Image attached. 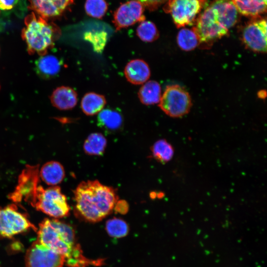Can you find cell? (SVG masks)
<instances>
[{
	"mask_svg": "<svg viewBox=\"0 0 267 267\" xmlns=\"http://www.w3.org/2000/svg\"><path fill=\"white\" fill-rule=\"evenodd\" d=\"M73 193L76 216L89 222H98L110 214L118 201L116 190L97 180L82 181Z\"/></svg>",
	"mask_w": 267,
	"mask_h": 267,
	"instance_id": "1",
	"label": "cell"
},
{
	"mask_svg": "<svg viewBox=\"0 0 267 267\" xmlns=\"http://www.w3.org/2000/svg\"><path fill=\"white\" fill-rule=\"evenodd\" d=\"M40 242L63 255L69 267H85L89 261L83 255L81 247L76 242L73 227L57 219L45 218L37 229Z\"/></svg>",
	"mask_w": 267,
	"mask_h": 267,
	"instance_id": "2",
	"label": "cell"
},
{
	"mask_svg": "<svg viewBox=\"0 0 267 267\" xmlns=\"http://www.w3.org/2000/svg\"><path fill=\"white\" fill-rule=\"evenodd\" d=\"M238 17L232 0H214L198 16L193 30L200 44H211L228 34Z\"/></svg>",
	"mask_w": 267,
	"mask_h": 267,
	"instance_id": "3",
	"label": "cell"
},
{
	"mask_svg": "<svg viewBox=\"0 0 267 267\" xmlns=\"http://www.w3.org/2000/svg\"><path fill=\"white\" fill-rule=\"evenodd\" d=\"M24 23L21 37L27 45L28 53L40 56L46 54L59 37L60 29L47 20L37 16L34 12L25 17Z\"/></svg>",
	"mask_w": 267,
	"mask_h": 267,
	"instance_id": "4",
	"label": "cell"
},
{
	"mask_svg": "<svg viewBox=\"0 0 267 267\" xmlns=\"http://www.w3.org/2000/svg\"><path fill=\"white\" fill-rule=\"evenodd\" d=\"M29 204L37 211L57 219L68 216L71 210L66 196L57 185L44 188L39 184Z\"/></svg>",
	"mask_w": 267,
	"mask_h": 267,
	"instance_id": "5",
	"label": "cell"
},
{
	"mask_svg": "<svg viewBox=\"0 0 267 267\" xmlns=\"http://www.w3.org/2000/svg\"><path fill=\"white\" fill-rule=\"evenodd\" d=\"M37 228L29 220L25 212L21 211L16 203L0 207V236L11 238L20 233Z\"/></svg>",
	"mask_w": 267,
	"mask_h": 267,
	"instance_id": "6",
	"label": "cell"
},
{
	"mask_svg": "<svg viewBox=\"0 0 267 267\" xmlns=\"http://www.w3.org/2000/svg\"><path fill=\"white\" fill-rule=\"evenodd\" d=\"M191 105V99L189 93L178 85L166 87L159 104L160 109L173 118L186 115L189 112Z\"/></svg>",
	"mask_w": 267,
	"mask_h": 267,
	"instance_id": "7",
	"label": "cell"
},
{
	"mask_svg": "<svg viewBox=\"0 0 267 267\" xmlns=\"http://www.w3.org/2000/svg\"><path fill=\"white\" fill-rule=\"evenodd\" d=\"M165 10L170 13L178 28L193 23L206 0H168Z\"/></svg>",
	"mask_w": 267,
	"mask_h": 267,
	"instance_id": "8",
	"label": "cell"
},
{
	"mask_svg": "<svg viewBox=\"0 0 267 267\" xmlns=\"http://www.w3.org/2000/svg\"><path fill=\"white\" fill-rule=\"evenodd\" d=\"M65 258L44 245L38 240L28 249L25 256L26 267H62Z\"/></svg>",
	"mask_w": 267,
	"mask_h": 267,
	"instance_id": "9",
	"label": "cell"
},
{
	"mask_svg": "<svg viewBox=\"0 0 267 267\" xmlns=\"http://www.w3.org/2000/svg\"><path fill=\"white\" fill-rule=\"evenodd\" d=\"M39 166L26 165L19 175L17 185L9 196L16 204L22 201L28 203L33 193L40 184Z\"/></svg>",
	"mask_w": 267,
	"mask_h": 267,
	"instance_id": "10",
	"label": "cell"
},
{
	"mask_svg": "<svg viewBox=\"0 0 267 267\" xmlns=\"http://www.w3.org/2000/svg\"><path fill=\"white\" fill-rule=\"evenodd\" d=\"M267 34L266 19L257 18L244 26L241 34V39L248 49L258 53H266Z\"/></svg>",
	"mask_w": 267,
	"mask_h": 267,
	"instance_id": "11",
	"label": "cell"
},
{
	"mask_svg": "<svg viewBox=\"0 0 267 267\" xmlns=\"http://www.w3.org/2000/svg\"><path fill=\"white\" fill-rule=\"evenodd\" d=\"M144 7L139 2L131 0L121 4L114 14L113 22L117 30L145 20Z\"/></svg>",
	"mask_w": 267,
	"mask_h": 267,
	"instance_id": "12",
	"label": "cell"
},
{
	"mask_svg": "<svg viewBox=\"0 0 267 267\" xmlns=\"http://www.w3.org/2000/svg\"><path fill=\"white\" fill-rule=\"evenodd\" d=\"M29 8L48 20L62 14L73 0H28Z\"/></svg>",
	"mask_w": 267,
	"mask_h": 267,
	"instance_id": "13",
	"label": "cell"
},
{
	"mask_svg": "<svg viewBox=\"0 0 267 267\" xmlns=\"http://www.w3.org/2000/svg\"><path fill=\"white\" fill-rule=\"evenodd\" d=\"M61 67V62L54 55L45 54L35 62V71L42 79L49 80L57 76Z\"/></svg>",
	"mask_w": 267,
	"mask_h": 267,
	"instance_id": "14",
	"label": "cell"
},
{
	"mask_svg": "<svg viewBox=\"0 0 267 267\" xmlns=\"http://www.w3.org/2000/svg\"><path fill=\"white\" fill-rule=\"evenodd\" d=\"M77 93L69 87L61 86L55 89L50 96L52 105L55 108L67 110L73 108L78 101Z\"/></svg>",
	"mask_w": 267,
	"mask_h": 267,
	"instance_id": "15",
	"label": "cell"
},
{
	"mask_svg": "<svg viewBox=\"0 0 267 267\" xmlns=\"http://www.w3.org/2000/svg\"><path fill=\"white\" fill-rule=\"evenodd\" d=\"M124 74L127 80L134 85L145 83L150 76V70L147 63L140 59H133L126 65Z\"/></svg>",
	"mask_w": 267,
	"mask_h": 267,
	"instance_id": "16",
	"label": "cell"
},
{
	"mask_svg": "<svg viewBox=\"0 0 267 267\" xmlns=\"http://www.w3.org/2000/svg\"><path fill=\"white\" fill-rule=\"evenodd\" d=\"M40 178L46 184L56 186L61 182L65 177L63 166L56 161H50L42 166L39 170Z\"/></svg>",
	"mask_w": 267,
	"mask_h": 267,
	"instance_id": "17",
	"label": "cell"
},
{
	"mask_svg": "<svg viewBox=\"0 0 267 267\" xmlns=\"http://www.w3.org/2000/svg\"><path fill=\"white\" fill-rule=\"evenodd\" d=\"M238 13L248 17H258L267 10V0H232Z\"/></svg>",
	"mask_w": 267,
	"mask_h": 267,
	"instance_id": "18",
	"label": "cell"
},
{
	"mask_svg": "<svg viewBox=\"0 0 267 267\" xmlns=\"http://www.w3.org/2000/svg\"><path fill=\"white\" fill-rule=\"evenodd\" d=\"M138 96L140 102L146 105L159 103L161 97L160 84L155 81L146 82L140 88Z\"/></svg>",
	"mask_w": 267,
	"mask_h": 267,
	"instance_id": "19",
	"label": "cell"
},
{
	"mask_svg": "<svg viewBox=\"0 0 267 267\" xmlns=\"http://www.w3.org/2000/svg\"><path fill=\"white\" fill-rule=\"evenodd\" d=\"M98 125L108 132H114L120 129L123 117L118 111L111 109L102 110L97 117Z\"/></svg>",
	"mask_w": 267,
	"mask_h": 267,
	"instance_id": "20",
	"label": "cell"
},
{
	"mask_svg": "<svg viewBox=\"0 0 267 267\" xmlns=\"http://www.w3.org/2000/svg\"><path fill=\"white\" fill-rule=\"evenodd\" d=\"M106 103L104 96L95 92H88L83 96L81 107L86 115L92 116L103 110Z\"/></svg>",
	"mask_w": 267,
	"mask_h": 267,
	"instance_id": "21",
	"label": "cell"
},
{
	"mask_svg": "<svg viewBox=\"0 0 267 267\" xmlns=\"http://www.w3.org/2000/svg\"><path fill=\"white\" fill-rule=\"evenodd\" d=\"M107 145V140L103 134L98 133L90 134L85 140L83 148L85 152L89 155H102Z\"/></svg>",
	"mask_w": 267,
	"mask_h": 267,
	"instance_id": "22",
	"label": "cell"
},
{
	"mask_svg": "<svg viewBox=\"0 0 267 267\" xmlns=\"http://www.w3.org/2000/svg\"><path fill=\"white\" fill-rule=\"evenodd\" d=\"M151 150L153 158L163 164L170 161L174 154L173 146L164 139L156 141L152 145Z\"/></svg>",
	"mask_w": 267,
	"mask_h": 267,
	"instance_id": "23",
	"label": "cell"
},
{
	"mask_svg": "<svg viewBox=\"0 0 267 267\" xmlns=\"http://www.w3.org/2000/svg\"><path fill=\"white\" fill-rule=\"evenodd\" d=\"M177 42L181 49L187 51L194 49L200 44L195 32L187 28H183L178 32Z\"/></svg>",
	"mask_w": 267,
	"mask_h": 267,
	"instance_id": "24",
	"label": "cell"
},
{
	"mask_svg": "<svg viewBox=\"0 0 267 267\" xmlns=\"http://www.w3.org/2000/svg\"><path fill=\"white\" fill-rule=\"evenodd\" d=\"M105 230L110 236L120 238L128 235L129 226L122 219L114 217L106 221Z\"/></svg>",
	"mask_w": 267,
	"mask_h": 267,
	"instance_id": "25",
	"label": "cell"
},
{
	"mask_svg": "<svg viewBox=\"0 0 267 267\" xmlns=\"http://www.w3.org/2000/svg\"><path fill=\"white\" fill-rule=\"evenodd\" d=\"M136 35L145 42H152L159 37V32L155 25L149 21H141L136 28Z\"/></svg>",
	"mask_w": 267,
	"mask_h": 267,
	"instance_id": "26",
	"label": "cell"
},
{
	"mask_svg": "<svg viewBox=\"0 0 267 267\" xmlns=\"http://www.w3.org/2000/svg\"><path fill=\"white\" fill-rule=\"evenodd\" d=\"M105 0H86L85 8L88 15L93 18H102L107 10Z\"/></svg>",
	"mask_w": 267,
	"mask_h": 267,
	"instance_id": "27",
	"label": "cell"
},
{
	"mask_svg": "<svg viewBox=\"0 0 267 267\" xmlns=\"http://www.w3.org/2000/svg\"><path fill=\"white\" fill-rule=\"evenodd\" d=\"M140 3L144 7L150 10L156 9L159 6L167 2L168 0H134Z\"/></svg>",
	"mask_w": 267,
	"mask_h": 267,
	"instance_id": "28",
	"label": "cell"
},
{
	"mask_svg": "<svg viewBox=\"0 0 267 267\" xmlns=\"http://www.w3.org/2000/svg\"><path fill=\"white\" fill-rule=\"evenodd\" d=\"M19 0H0V10L11 9L18 2Z\"/></svg>",
	"mask_w": 267,
	"mask_h": 267,
	"instance_id": "29",
	"label": "cell"
},
{
	"mask_svg": "<svg viewBox=\"0 0 267 267\" xmlns=\"http://www.w3.org/2000/svg\"><path fill=\"white\" fill-rule=\"evenodd\" d=\"M114 209L119 213L125 214L128 210V205L125 201H118Z\"/></svg>",
	"mask_w": 267,
	"mask_h": 267,
	"instance_id": "30",
	"label": "cell"
},
{
	"mask_svg": "<svg viewBox=\"0 0 267 267\" xmlns=\"http://www.w3.org/2000/svg\"><path fill=\"white\" fill-rule=\"evenodd\" d=\"M258 96L260 98H264L266 96V92L265 90H262L258 93Z\"/></svg>",
	"mask_w": 267,
	"mask_h": 267,
	"instance_id": "31",
	"label": "cell"
},
{
	"mask_svg": "<svg viewBox=\"0 0 267 267\" xmlns=\"http://www.w3.org/2000/svg\"></svg>",
	"mask_w": 267,
	"mask_h": 267,
	"instance_id": "32",
	"label": "cell"
}]
</instances>
